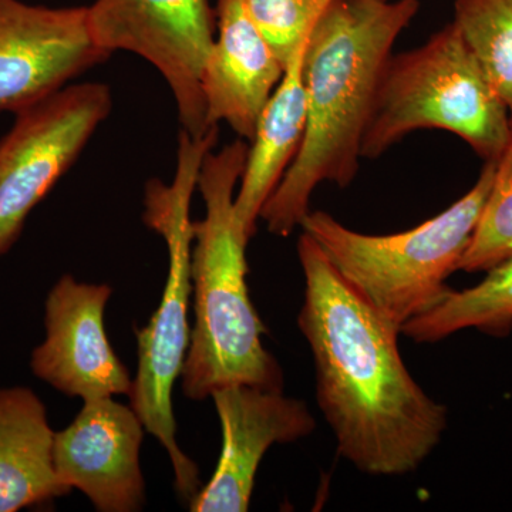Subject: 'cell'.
I'll return each mask as SVG.
<instances>
[{
	"mask_svg": "<svg viewBox=\"0 0 512 512\" xmlns=\"http://www.w3.org/2000/svg\"><path fill=\"white\" fill-rule=\"evenodd\" d=\"M305 299L298 326L311 346L316 400L340 456L363 474L413 473L436 450L448 412L404 365L394 325L339 274L302 232Z\"/></svg>",
	"mask_w": 512,
	"mask_h": 512,
	"instance_id": "6da1fadb",
	"label": "cell"
},
{
	"mask_svg": "<svg viewBox=\"0 0 512 512\" xmlns=\"http://www.w3.org/2000/svg\"><path fill=\"white\" fill-rule=\"evenodd\" d=\"M419 9V0H335L323 13L305 55V136L259 215L271 234L301 227L318 185L355 180L380 76Z\"/></svg>",
	"mask_w": 512,
	"mask_h": 512,
	"instance_id": "7a4b0ae2",
	"label": "cell"
},
{
	"mask_svg": "<svg viewBox=\"0 0 512 512\" xmlns=\"http://www.w3.org/2000/svg\"><path fill=\"white\" fill-rule=\"evenodd\" d=\"M248 144L238 138L210 151L198 174L205 217L192 221L194 328L181 372L185 396L204 400L231 384L284 392V373L265 349L264 323L249 296V238L235 215V190L247 161Z\"/></svg>",
	"mask_w": 512,
	"mask_h": 512,
	"instance_id": "3957f363",
	"label": "cell"
},
{
	"mask_svg": "<svg viewBox=\"0 0 512 512\" xmlns=\"http://www.w3.org/2000/svg\"><path fill=\"white\" fill-rule=\"evenodd\" d=\"M220 127L205 136L191 137L181 130L177 168L170 184L148 181L144 192L143 220L163 237L170 256L163 298L150 322L134 329L138 343V369L130 406L143 421L144 429L160 441L173 466L175 488L191 501L201 490L197 464L177 443L173 409L174 384L183 372L190 346L188 311L192 296L191 252L194 229L190 217L192 194L198 187L202 161L214 150Z\"/></svg>",
	"mask_w": 512,
	"mask_h": 512,
	"instance_id": "277c9868",
	"label": "cell"
},
{
	"mask_svg": "<svg viewBox=\"0 0 512 512\" xmlns=\"http://www.w3.org/2000/svg\"><path fill=\"white\" fill-rule=\"evenodd\" d=\"M495 161L485 163L466 195L437 217L399 234L353 231L325 211H309L301 228L340 275L402 330L451 291L493 184Z\"/></svg>",
	"mask_w": 512,
	"mask_h": 512,
	"instance_id": "5b68a950",
	"label": "cell"
},
{
	"mask_svg": "<svg viewBox=\"0 0 512 512\" xmlns=\"http://www.w3.org/2000/svg\"><path fill=\"white\" fill-rule=\"evenodd\" d=\"M510 111L453 22L424 45L387 60L363 137L375 160L417 130H443L497 161L511 137Z\"/></svg>",
	"mask_w": 512,
	"mask_h": 512,
	"instance_id": "8992f818",
	"label": "cell"
},
{
	"mask_svg": "<svg viewBox=\"0 0 512 512\" xmlns=\"http://www.w3.org/2000/svg\"><path fill=\"white\" fill-rule=\"evenodd\" d=\"M113 109L107 84H67L16 113L0 140V256L13 247L30 212L79 158Z\"/></svg>",
	"mask_w": 512,
	"mask_h": 512,
	"instance_id": "52a82bcc",
	"label": "cell"
},
{
	"mask_svg": "<svg viewBox=\"0 0 512 512\" xmlns=\"http://www.w3.org/2000/svg\"><path fill=\"white\" fill-rule=\"evenodd\" d=\"M86 13L93 42L104 53L123 50L156 67L173 93L181 130L197 138L214 128L201 89L217 35L208 0H94Z\"/></svg>",
	"mask_w": 512,
	"mask_h": 512,
	"instance_id": "ba28073f",
	"label": "cell"
},
{
	"mask_svg": "<svg viewBox=\"0 0 512 512\" xmlns=\"http://www.w3.org/2000/svg\"><path fill=\"white\" fill-rule=\"evenodd\" d=\"M109 57L93 42L86 6L0 0V111L28 109Z\"/></svg>",
	"mask_w": 512,
	"mask_h": 512,
	"instance_id": "9c48e42d",
	"label": "cell"
},
{
	"mask_svg": "<svg viewBox=\"0 0 512 512\" xmlns=\"http://www.w3.org/2000/svg\"><path fill=\"white\" fill-rule=\"evenodd\" d=\"M109 285L77 282L64 275L45 303L46 338L32 352L33 375L83 402L130 396L133 380L111 348L104 328Z\"/></svg>",
	"mask_w": 512,
	"mask_h": 512,
	"instance_id": "30bf717a",
	"label": "cell"
},
{
	"mask_svg": "<svg viewBox=\"0 0 512 512\" xmlns=\"http://www.w3.org/2000/svg\"><path fill=\"white\" fill-rule=\"evenodd\" d=\"M222 430V451L211 480L190 501L192 512H245L256 471L274 444L308 437L316 427L302 400L284 392L231 384L212 393Z\"/></svg>",
	"mask_w": 512,
	"mask_h": 512,
	"instance_id": "8fae6325",
	"label": "cell"
},
{
	"mask_svg": "<svg viewBox=\"0 0 512 512\" xmlns=\"http://www.w3.org/2000/svg\"><path fill=\"white\" fill-rule=\"evenodd\" d=\"M144 424L113 397L84 402L72 424L55 434V467L70 490L100 512H136L146 501L140 467Z\"/></svg>",
	"mask_w": 512,
	"mask_h": 512,
	"instance_id": "7c38bea8",
	"label": "cell"
},
{
	"mask_svg": "<svg viewBox=\"0 0 512 512\" xmlns=\"http://www.w3.org/2000/svg\"><path fill=\"white\" fill-rule=\"evenodd\" d=\"M217 35L201 89L210 127L227 123L252 140L259 116L281 82L285 66L249 19L242 0H218Z\"/></svg>",
	"mask_w": 512,
	"mask_h": 512,
	"instance_id": "4fadbf2b",
	"label": "cell"
},
{
	"mask_svg": "<svg viewBox=\"0 0 512 512\" xmlns=\"http://www.w3.org/2000/svg\"><path fill=\"white\" fill-rule=\"evenodd\" d=\"M308 43L309 40L286 64L284 76L259 116L251 147H248L234 205L239 225L249 239L254 237L262 208L291 167L305 136Z\"/></svg>",
	"mask_w": 512,
	"mask_h": 512,
	"instance_id": "5bb4252c",
	"label": "cell"
},
{
	"mask_svg": "<svg viewBox=\"0 0 512 512\" xmlns=\"http://www.w3.org/2000/svg\"><path fill=\"white\" fill-rule=\"evenodd\" d=\"M55 434L46 406L33 390L0 389V512L72 493L56 473Z\"/></svg>",
	"mask_w": 512,
	"mask_h": 512,
	"instance_id": "9a60e30c",
	"label": "cell"
},
{
	"mask_svg": "<svg viewBox=\"0 0 512 512\" xmlns=\"http://www.w3.org/2000/svg\"><path fill=\"white\" fill-rule=\"evenodd\" d=\"M464 329H477L493 338L512 332V255L488 269L480 284L444 296L430 311L402 328L417 343H436Z\"/></svg>",
	"mask_w": 512,
	"mask_h": 512,
	"instance_id": "2e32d148",
	"label": "cell"
},
{
	"mask_svg": "<svg viewBox=\"0 0 512 512\" xmlns=\"http://www.w3.org/2000/svg\"><path fill=\"white\" fill-rule=\"evenodd\" d=\"M453 23L512 121V0H456Z\"/></svg>",
	"mask_w": 512,
	"mask_h": 512,
	"instance_id": "e0dca14e",
	"label": "cell"
},
{
	"mask_svg": "<svg viewBox=\"0 0 512 512\" xmlns=\"http://www.w3.org/2000/svg\"><path fill=\"white\" fill-rule=\"evenodd\" d=\"M512 255V128L507 147L495 161L493 184L476 231L458 271L487 272Z\"/></svg>",
	"mask_w": 512,
	"mask_h": 512,
	"instance_id": "ac0fdd59",
	"label": "cell"
},
{
	"mask_svg": "<svg viewBox=\"0 0 512 512\" xmlns=\"http://www.w3.org/2000/svg\"><path fill=\"white\" fill-rule=\"evenodd\" d=\"M333 2L335 0H242L249 19L285 67L308 42Z\"/></svg>",
	"mask_w": 512,
	"mask_h": 512,
	"instance_id": "d6986e66",
	"label": "cell"
}]
</instances>
